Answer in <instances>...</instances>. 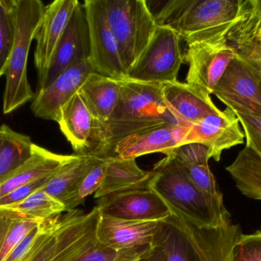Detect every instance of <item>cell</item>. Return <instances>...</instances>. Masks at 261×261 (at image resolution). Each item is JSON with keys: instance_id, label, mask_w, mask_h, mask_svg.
<instances>
[{"instance_id": "6", "label": "cell", "mask_w": 261, "mask_h": 261, "mask_svg": "<svg viewBox=\"0 0 261 261\" xmlns=\"http://www.w3.org/2000/svg\"><path fill=\"white\" fill-rule=\"evenodd\" d=\"M103 3L127 77L150 42L158 25L145 0H103Z\"/></svg>"}, {"instance_id": "12", "label": "cell", "mask_w": 261, "mask_h": 261, "mask_svg": "<svg viewBox=\"0 0 261 261\" xmlns=\"http://www.w3.org/2000/svg\"><path fill=\"white\" fill-rule=\"evenodd\" d=\"M147 183L98 199L101 216L136 222H164L171 211Z\"/></svg>"}, {"instance_id": "27", "label": "cell", "mask_w": 261, "mask_h": 261, "mask_svg": "<svg viewBox=\"0 0 261 261\" xmlns=\"http://www.w3.org/2000/svg\"><path fill=\"white\" fill-rule=\"evenodd\" d=\"M33 144L30 136L0 126V179L30 157Z\"/></svg>"}, {"instance_id": "3", "label": "cell", "mask_w": 261, "mask_h": 261, "mask_svg": "<svg viewBox=\"0 0 261 261\" xmlns=\"http://www.w3.org/2000/svg\"><path fill=\"white\" fill-rule=\"evenodd\" d=\"M237 11L234 0H173L153 15L158 26L172 28L189 44L226 37Z\"/></svg>"}, {"instance_id": "37", "label": "cell", "mask_w": 261, "mask_h": 261, "mask_svg": "<svg viewBox=\"0 0 261 261\" xmlns=\"http://www.w3.org/2000/svg\"><path fill=\"white\" fill-rule=\"evenodd\" d=\"M52 177L37 179V180L32 181L22 186L18 187L16 189L8 193L7 195L0 199V207L12 205V204L24 200V199L29 197L35 192L42 189Z\"/></svg>"}, {"instance_id": "30", "label": "cell", "mask_w": 261, "mask_h": 261, "mask_svg": "<svg viewBox=\"0 0 261 261\" xmlns=\"http://www.w3.org/2000/svg\"><path fill=\"white\" fill-rule=\"evenodd\" d=\"M153 245L161 247L167 261H201L188 239L168 222L160 223Z\"/></svg>"}, {"instance_id": "24", "label": "cell", "mask_w": 261, "mask_h": 261, "mask_svg": "<svg viewBox=\"0 0 261 261\" xmlns=\"http://www.w3.org/2000/svg\"><path fill=\"white\" fill-rule=\"evenodd\" d=\"M106 168L102 185L95 193L99 199L106 195L135 188L147 183L153 176L152 171L141 170L136 159H122L119 156L105 158Z\"/></svg>"}, {"instance_id": "17", "label": "cell", "mask_w": 261, "mask_h": 261, "mask_svg": "<svg viewBox=\"0 0 261 261\" xmlns=\"http://www.w3.org/2000/svg\"><path fill=\"white\" fill-rule=\"evenodd\" d=\"M90 53L88 22L84 4L79 3L55 52L44 88L72 66L89 62Z\"/></svg>"}, {"instance_id": "20", "label": "cell", "mask_w": 261, "mask_h": 261, "mask_svg": "<svg viewBox=\"0 0 261 261\" xmlns=\"http://www.w3.org/2000/svg\"><path fill=\"white\" fill-rule=\"evenodd\" d=\"M161 222H136L101 216L97 225L98 239L116 251L153 246Z\"/></svg>"}, {"instance_id": "19", "label": "cell", "mask_w": 261, "mask_h": 261, "mask_svg": "<svg viewBox=\"0 0 261 261\" xmlns=\"http://www.w3.org/2000/svg\"><path fill=\"white\" fill-rule=\"evenodd\" d=\"M226 38L239 56L261 70V0H238Z\"/></svg>"}, {"instance_id": "34", "label": "cell", "mask_w": 261, "mask_h": 261, "mask_svg": "<svg viewBox=\"0 0 261 261\" xmlns=\"http://www.w3.org/2000/svg\"><path fill=\"white\" fill-rule=\"evenodd\" d=\"M232 261H261V231L239 236L233 246Z\"/></svg>"}, {"instance_id": "9", "label": "cell", "mask_w": 261, "mask_h": 261, "mask_svg": "<svg viewBox=\"0 0 261 261\" xmlns=\"http://www.w3.org/2000/svg\"><path fill=\"white\" fill-rule=\"evenodd\" d=\"M184 61L188 64L187 83L213 94L230 63L237 56L226 37L189 43Z\"/></svg>"}, {"instance_id": "33", "label": "cell", "mask_w": 261, "mask_h": 261, "mask_svg": "<svg viewBox=\"0 0 261 261\" xmlns=\"http://www.w3.org/2000/svg\"><path fill=\"white\" fill-rule=\"evenodd\" d=\"M105 159H99L91 171L84 178L74 193L64 202L65 211L74 210L81 205L87 196L96 193L102 185L105 173Z\"/></svg>"}, {"instance_id": "10", "label": "cell", "mask_w": 261, "mask_h": 261, "mask_svg": "<svg viewBox=\"0 0 261 261\" xmlns=\"http://www.w3.org/2000/svg\"><path fill=\"white\" fill-rule=\"evenodd\" d=\"M84 9L90 34L89 63L96 73L117 80L127 78L119 46L109 26L103 0H86Z\"/></svg>"}, {"instance_id": "31", "label": "cell", "mask_w": 261, "mask_h": 261, "mask_svg": "<svg viewBox=\"0 0 261 261\" xmlns=\"http://www.w3.org/2000/svg\"><path fill=\"white\" fill-rule=\"evenodd\" d=\"M15 37L10 0H0V78L5 75Z\"/></svg>"}, {"instance_id": "18", "label": "cell", "mask_w": 261, "mask_h": 261, "mask_svg": "<svg viewBox=\"0 0 261 261\" xmlns=\"http://www.w3.org/2000/svg\"><path fill=\"white\" fill-rule=\"evenodd\" d=\"M190 127L164 124L137 132L116 144L113 156L137 159L151 153L167 154L184 144Z\"/></svg>"}, {"instance_id": "1", "label": "cell", "mask_w": 261, "mask_h": 261, "mask_svg": "<svg viewBox=\"0 0 261 261\" xmlns=\"http://www.w3.org/2000/svg\"><path fill=\"white\" fill-rule=\"evenodd\" d=\"M148 185L170 208L198 228H219L231 221L223 196H211L196 188L184 169L166 156L151 170Z\"/></svg>"}, {"instance_id": "23", "label": "cell", "mask_w": 261, "mask_h": 261, "mask_svg": "<svg viewBox=\"0 0 261 261\" xmlns=\"http://www.w3.org/2000/svg\"><path fill=\"white\" fill-rule=\"evenodd\" d=\"M121 88L122 80L93 72L86 80L79 93L93 116L105 124L116 108Z\"/></svg>"}, {"instance_id": "26", "label": "cell", "mask_w": 261, "mask_h": 261, "mask_svg": "<svg viewBox=\"0 0 261 261\" xmlns=\"http://www.w3.org/2000/svg\"><path fill=\"white\" fill-rule=\"evenodd\" d=\"M238 189L246 197L261 201V153L245 145L232 163L225 168Z\"/></svg>"}, {"instance_id": "29", "label": "cell", "mask_w": 261, "mask_h": 261, "mask_svg": "<svg viewBox=\"0 0 261 261\" xmlns=\"http://www.w3.org/2000/svg\"><path fill=\"white\" fill-rule=\"evenodd\" d=\"M0 208L10 210L25 219L38 222L48 220L65 211V207L61 202L42 189L35 192L21 202Z\"/></svg>"}, {"instance_id": "2", "label": "cell", "mask_w": 261, "mask_h": 261, "mask_svg": "<svg viewBox=\"0 0 261 261\" xmlns=\"http://www.w3.org/2000/svg\"><path fill=\"white\" fill-rule=\"evenodd\" d=\"M164 124L187 126L167 107L161 84L122 80L119 102L110 121L104 124L103 159L113 156L115 147L123 138Z\"/></svg>"}, {"instance_id": "25", "label": "cell", "mask_w": 261, "mask_h": 261, "mask_svg": "<svg viewBox=\"0 0 261 261\" xmlns=\"http://www.w3.org/2000/svg\"><path fill=\"white\" fill-rule=\"evenodd\" d=\"M99 159L100 158L94 156L71 155L70 159L54 175L42 190L64 205V202L74 193Z\"/></svg>"}, {"instance_id": "16", "label": "cell", "mask_w": 261, "mask_h": 261, "mask_svg": "<svg viewBox=\"0 0 261 261\" xmlns=\"http://www.w3.org/2000/svg\"><path fill=\"white\" fill-rule=\"evenodd\" d=\"M93 72L89 62L64 70L47 87L37 91L31 105L32 113L36 117L58 123L63 107L80 91Z\"/></svg>"}, {"instance_id": "8", "label": "cell", "mask_w": 261, "mask_h": 261, "mask_svg": "<svg viewBox=\"0 0 261 261\" xmlns=\"http://www.w3.org/2000/svg\"><path fill=\"white\" fill-rule=\"evenodd\" d=\"M261 70L236 57L224 72L213 94L234 113L261 116Z\"/></svg>"}, {"instance_id": "38", "label": "cell", "mask_w": 261, "mask_h": 261, "mask_svg": "<svg viewBox=\"0 0 261 261\" xmlns=\"http://www.w3.org/2000/svg\"><path fill=\"white\" fill-rule=\"evenodd\" d=\"M137 261H167L164 251L158 245H153L147 253Z\"/></svg>"}, {"instance_id": "13", "label": "cell", "mask_w": 261, "mask_h": 261, "mask_svg": "<svg viewBox=\"0 0 261 261\" xmlns=\"http://www.w3.org/2000/svg\"><path fill=\"white\" fill-rule=\"evenodd\" d=\"M78 0H56L45 6L35 34L34 61L38 72V90L44 88L55 52L62 39Z\"/></svg>"}, {"instance_id": "15", "label": "cell", "mask_w": 261, "mask_h": 261, "mask_svg": "<svg viewBox=\"0 0 261 261\" xmlns=\"http://www.w3.org/2000/svg\"><path fill=\"white\" fill-rule=\"evenodd\" d=\"M164 222L179 230L188 239L201 261H232V248L242 234L231 221L219 228H198L179 216L171 214Z\"/></svg>"}, {"instance_id": "36", "label": "cell", "mask_w": 261, "mask_h": 261, "mask_svg": "<svg viewBox=\"0 0 261 261\" xmlns=\"http://www.w3.org/2000/svg\"><path fill=\"white\" fill-rule=\"evenodd\" d=\"M245 133L246 145L261 153V116L236 113Z\"/></svg>"}, {"instance_id": "7", "label": "cell", "mask_w": 261, "mask_h": 261, "mask_svg": "<svg viewBox=\"0 0 261 261\" xmlns=\"http://www.w3.org/2000/svg\"><path fill=\"white\" fill-rule=\"evenodd\" d=\"M181 38L167 26H158L153 37L127 78L141 82L164 84L177 81L184 62Z\"/></svg>"}, {"instance_id": "40", "label": "cell", "mask_w": 261, "mask_h": 261, "mask_svg": "<svg viewBox=\"0 0 261 261\" xmlns=\"http://www.w3.org/2000/svg\"><path fill=\"white\" fill-rule=\"evenodd\" d=\"M26 256H27V255H26ZM24 259H23V260H21V261H23V260H24Z\"/></svg>"}, {"instance_id": "5", "label": "cell", "mask_w": 261, "mask_h": 261, "mask_svg": "<svg viewBox=\"0 0 261 261\" xmlns=\"http://www.w3.org/2000/svg\"><path fill=\"white\" fill-rule=\"evenodd\" d=\"M100 211L95 207L88 214L79 210L58 217L57 250L54 261H137L152 247L116 251L104 245L96 234Z\"/></svg>"}, {"instance_id": "14", "label": "cell", "mask_w": 261, "mask_h": 261, "mask_svg": "<svg viewBox=\"0 0 261 261\" xmlns=\"http://www.w3.org/2000/svg\"><path fill=\"white\" fill-rule=\"evenodd\" d=\"M245 133L236 113L227 107L191 125L184 144L196 143L208 148L210 159L219 162L222 153L244 144Z\"/></svg>"}, {"instance_id": "39", "label": "cell", "mask_w": 261, "mask_h": 261, "mask_svg": "<svg viewBox=\"0 0 261 261\" xmlns=\"http://www.w3.org/2000/svg\"><path fill=\"white\" fill-rule=\"evenodd\" d=\"M260 93H261V84H260Z\"/></svg>"}, {"instance_id": "4", "label": "cell", "mask_w": 261, "mask_h": 261, "mask_svg": "<svg viewBox=\"0 0 261 261\" xmlns=\"http://www.w3.org/2000/svg\"><path fill=\"white\" fill-rule=\"evenodd\" d=\"M13 15L15 37L6 66V85L3 99V112L9 114L34 99L35 93L28 79L29 51L44 6L40 0H10Z\"/></svg>"}, {"instance_id": "21", "label": "cell", "mask_w": 261, "mask_h": 261, "mask_svg": "<svg viewBox=\"0 0 261 261\" xmlns=\"http://www.w3.org/2000/svg\"><path fill=\"white\" fill-rule=\"evenodd\" d=\"M163 98L170 111L184 125L191 126L208 115L222 111L211 95L179 81L161 84Z\"/></svg>"}, {"instance_id": "11", "label": "cell", "mask_w": 261, "mask_h": 261, "mask_svg": "<svg viewBox=\"0 0 261 261\" xmlns=\"http://www.w3.org/2000/svg\"><path fill=\"white\" fill-rule=\"evenodd\" d=\"M58 124L75 154L103 159L104 124L93 116L79 92L63 107Z\"/></svg>"}, {"instance_id": "35", "label": "cell", "mask_w": 261, "mask_h": 261, "mask_svg": "<svg viewBox=\"0 0 261 261\" xmlns=\"http://www.w3.org/2000/svg\"><path fill=\"white\" fill-rule=\"evenodd\" d=\"M193 185L200 191L211 195H222L218 188L214 175L210 170L208 163L195 164V165L181 167Z\"/></svg>"}, {"instance_id": "22", "label": "cell", "mask_w": 261, "mask_h": 261, "mask_svg": "<svg viewBox=\"0 0 261 261\" xmlns=\"http://www.w3.org/2000/svg\"><path fill=\"white\" fill-rule=\"evenodd\" d=\"M70 156L71 155L52 153L34 144L30 157L18 168L0 179V199L32 181L52 177Z\"/></svg>"}, {"instance_id": "32", "label": "cell", "mask_w": 261, "mask_h": 261, "mask_svg": "<svg viewBox=\"0 0 261 261\" xmlns=\"http://www.w3.org/2000/svg\"><path fill=\"white\" fill-rule=\"evenodd\" d=\"M58 216L44 222L42 232L23 261L55 260L57 250L56 226Z\"/></svg>"}, {"instance_id": "28", "label": "cell", "mask_w": 261, "mask_h": 261, "mask_svg": "<svg viewBox=\"0 0 261 261\" xmlns=\"http://www.w3.org/2000/svg\"><path fill=\"white\" fill-rule=\"evenodd\" d=\"M41 222L0 208V261L6 260L20 242Z\"/></svg>"}]
</instances>
